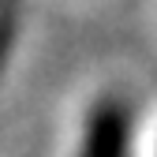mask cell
I'll return each instance as SVG.
<instances>
[{
  "label": "cell",
  "instance_id": "obj_1",
  "mask_svg": "<svg viewBox=\"0 0 157 157\" xmlns=\"http://www.w3.org/2000/svg\"><path fill=\"white\" fill-rule=\"evenodd\" d=\"M78 157H131V109L120 97H101L78 139Z\"/></svg>",
  "mask_w": 157,
  "mask_h": 157
}]
</instances>
